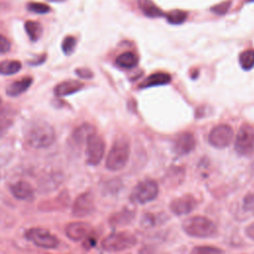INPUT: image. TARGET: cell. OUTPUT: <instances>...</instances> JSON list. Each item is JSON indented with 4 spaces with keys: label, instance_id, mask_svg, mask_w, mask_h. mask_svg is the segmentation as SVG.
<instances>
[{
    "label": "cell",
    "instance_id": "6da1fadb",
    "mask_svg": "<svg viewBox=\"0 0 254 254\" xmlns=\"http://www.w3.org/2000/svg\"><path fill=\"white\" fill-rule=\"evenodd\" d=\"M56 132L54 127L45 120L32 121L25 131V141L33 149H46L54 144Z\"/></svg>",
    "mask_w": 254,
    "mask_h": 254
},
{
    "label": "cell",
    "instance_id": "7a4b0ae2",
    "mask_svg": "<svg viewBox=\"0 0 254 254\" xmlns=\"http://www.w3.org/2000/svg\"><path fill=\"white\" fill-rule=\"evenodd\" d=\"M184 231L191 237L207 238L212 237L217 233L216 225L207 217L196 215L191 216L183 221Z\"/></svg>",
    "mask_w": 254,
    "mask_h": 254
},
{
    "label": "cell",
    "instance_id": "3957f363",
    "mask_svg": "<svg viewBox=\"0 0 254 254\" xmlns=\"http://www.w3.org/2000/svg\"><path fill=\"white\" fill-rule=\"evenodd\" d=\"M130 156V147L126 140H117L111 147L107 158L105 166L109 171H119L123 169Z\"/></svg>",
    "mask_w": 254,
    "mask_h": 254
},
{
    "label": "cell",
    "instance_id": "277c9868",
    "mask_svg": "<svg viewBox=\"0 0 254 254\" xmlns=\"http://www.w3.org/2000/svg\"><path fill=\"white\" fill-rule=\"evenodd\" d=\"M137 243L135 235L130 232L121 231L114 232L103 238L101 241V247L108 252H118L129 249Z\"/></svg>",
    "mask_w": 254,
    "mask_h": 254
},
{
    "label": "cell",
    "instance_id": "5b68a950",
    "mask_svg": "<svg viewBox=\"0 0 254 254\" xmlns=\"http://www.w3.org/2000/svg\"><path fill=\"white\" fill-rule=\"evenodd\" d=\"M25 238L34 245L44 249H55L60 244L59 238L42 227H32L25 231Z\"/></svg>",
    "mask_w": 254,
    "mask_h": 254
},
{
    "label": "cell",
    "instance_id": "8992f818",
    "mask_svg": "<svg viewBox=\"0 0 254 254\" xmlns=\"http://www.w3.org/2000/svg\"><path fill=\"white\" fill-rule=\"evenodd\" d=\"M159 193L158 184L150 179L139 182L133 189L130 199L135 203H147L154 200Z\"/></svg>",
    "mask_w": 254,
    "mask_h": 254
},
{
    "label": "cell",
    "instance_id": "52a82bcc",
    "mask_svg": "<svg viewBox=\"0 0 254 254\" xmlns=\"http://www.w3.org/2000/svg\"><path fill=\"white\" fill-rule=\"evenodd\" d=\"M105 152V143L101 136L92 134L86 141V162L90 166H97Z\"/></svg>",
    "mask_w": 254,
    "mask_h": 254
},
{
    "label": "cell",
    "instance_id": "ba28073f",
    "mask_svg": "<svg viewBox=\"0 0 254 254\" xmlns=\"http://www.w3.org/2000/svg\"><path fill=\"white\" fill-rule=\"evenodd\" d=\"M234 147L236 152L242 156H248L254 152V130L250 126L243 125L240 127Z\"/></svg>",
    "mask_w": 254,
    "mask_h": 254
},
{
    "label": "cell",
    "instance_id": "9c48e42d",
    "mask_svg": "<svg viewBox=\"0 0 254 254\" xmlns=\"http://www.w3.org/2000/svg\"><path fill=\"white\" fill-rule=\"evenodd\" d=\"M94 210V196L90 191H84L77 195L71 205V213L75 217L89 216Z\"/></svg>",
    "mask_w": 254,
    "mask_h": 254
},
{
    "label": "cell",
    "instance_id": "30bf717a",
    "mask_svg": "<svg viewBox=\"0 0 254 254\" xmlns=\"http://www.w3.org/2000/svg\"><path fill=\"white\" fill-rule=\"evenodd\" d=\"M233 139V130L226 124H220L211 129L208 135V142L211 146L222 149L227 147Z\"/></svg>",
    "mask_w": 254,
    "mask_h": 254
},
{
    "label": "cell",
    "instance_id": "8fae6325",
    "mask_svg": "<svg viewBox=\"0 0 254 254\" xmlns=\"http://www.w3.org/2000/svg\"><path fill=\"white\" fill-rule=\"evenodd\" d=\"M92 232V227L90 224L82 221L69 222L64 227V233L68 239L72 241L85 240L90 236Z\"/></svg>",
    "mask_w": 254,
    "mask_h": 254
},
{
    "label": "cell",
    "instance_id": "7c38bea8",
    "mask_svg": "<svg viewBox=\"0 0 254 254\" xmlns=\"http://www.w3.org/2000/svg\"><path fill=\"white\" fill-rule=\"evenodd\" d=\"M196 206V200L191 194H184L173 199L170 203L171 211L176 215H185L191 212Z\"/></svg>",
    "mask_w": 254,
    "mask_h": 254
},
{
    "label": "cell",
    "instance_id": "4fadbf2b",
    "mask_svg": "<svg viewBox=\"0 0 254 254\" xmlns=\"http://www.w3.org/2000/svg\"><path fill=\"white\" fill-rule=\"evenodd\" d=\"M69 196L66 190L60 192L57 196L53 197L52 199L44 200L39 204V209L42 211H55L61 210L65 208L68 205Z\"/></svg>",
    "mask_w": 254,
    "mask_h": 254
},
{
    "label": "cell",
    "instance_id": "5bb4252c",
    "mask_svg": "<svg viewBox=\"0 0 254 254\" xmlns=\"http://www.w3.org/2000/svg\"><path fill=\"white\" fill-rule=\"evenodd\" d=\"M195 147V139L191 133L185 132L179 135L174 143V151L177 155L183 156L190 153Z\"/></svg>",
    "mask_w": 254,
    "mask_h": 254
},
{
    "label": "cell",
    "instance_id": "9a60e30c",
    "mask_svg": "<svg viewBox=\"0 0 254 254\" xmlns=\"http://www.w3.org/2000/svg\"><path fill=\"white\" fill-rule=\"evenodd\" d=\"M10 191L14 197L25 200L33 196L34 189L30 183L26 181H18L10 186Z\"/></svg>",
    "mask_w": 254,
    "mask_h": 254
},
{
    "label": "cell",
    "instance_id": "2e32d148",
    "mask_svg": "<svg viewBox=\"0 0 254 254\" xmlns=\"http://www.w3.org/2000/svg\"><path fill=\"white\" fill-rule=\"evenodd\" d=\"M83 87V83L78 80H64L60 82L55 88L54 93L59 97L73 94Z\"/></svg>",
    "mask_w": 254,
    "mask_h": 254
},
{
    "label": "cell",
    "instance_id": "e0dca14e",
    "mask_svg": "<svg viewBox=\"0 0 254 254\" xmlns=\"http://www.w3.org/2000/svg\"><path fill=\"white\" fill-rule=\"evenodd\" d=\"M32 82H33V78L31 76H25L19 80L13 81L10 85L7 86L6 93L7 95L12 97L19 96L20 94L24 93L32 85Z\"/></svg>",
    "mask_w": 254,
    "mask_h": 254
},
{
    "label": "cell",
    "instance_id": "ac0fdd59",
    "mask_svg": "<svg viewBox=\"0 0 254 254\" xmlns=\"http://www.w3.org/2000/svg\"><path fill=\"white\" fill-rule=\"evenodd\" d=\"M63 180H64V177L62 174L52 173V174L47 175L46 177H44L41 180L39 188L43 192L52 191L61 186Z\"/></svg>",
    "mask_w": 254,
    "mask_h": 254
},
{
    "label": "cell",
    "instance_id": "d6986e66",
    "mask_svg": "<svg viewBox=\"0 0 254 254\" xmlns=\"http://www.w3.org/2000/svg\"><path fill=\"white\" fill-rule=\"evenodd\" d=\"M94 133H96V132L92 125H90L88 123H83L73 130L72 140L76 144H83V143H86L87 139Z\"/></svg>",
    "mask_w": 254,
    "mask_h": 254
},
{
    "label": "cell",
    "instance_id": "ffe728a7",
    "mask_svg": "<svg viewBox=\"0 0 254 254\" xmlns=\"http://www.w3.org/2000/svg\"><path fill=\"white\" fill-rule=\"evenodd\" d=\"M172 77L166 72H156L148 76L142 83L141 87H151L158 85H165L171 81Z\"/></svg>",
    "mask_w": 254,
    "mask_h": 254
},
{
    "label": "cell",
    "instance_id": "44dd1931",
    "mask_svg": "<svg viewBox=\"0 0 254 254\" xmlns=\"http://www.w3.org/2000/svg\"><path fill=\"white\" fill-rule=\"evenodd\" d=\"M138 64V57L132 52H126L119 55L116 59V64L122 68L130 69Z\"/></svg>",
    "mask_w": 254,
    "mask_h": 254
},
{
    "label": "cell",
    "instance_id": "7402d4cb",
    "mask_svg": "<svg viewBox=\"0 0 254 254\" xmlns=\"http://www.w3.org/2000/svg\"><path fill=\"white\" fill-rule=\"evenodd\" d=\"M140 10L150 18H158L163 16V12L156 6L152 0H138Z\"/></svg>",
    "mask_w": 254,
    "mask_h": 254
},
{
    "label": "cell",
    "instance_id": "603a6c76",
    "mask_svg": "<svg viewBox=\"0 0 254 254\" xmlns=\"http://www.w3.org/2000/svg\"><path fill=\"white\" fill-rule=\"evenodd\" d=\"M25 31L32 42L39 41L43 34L42 25L39 22L32 21V20L25 22Z\"/></svg>",
    "mask_w": 254,
    "mask_h": 254
},
{
    "label": "cell",
    "instance_id": "cb8c5ba5",
    "mask_svg": "<svg viewBox=\"0 0 254 254\" xmlns=\"http://www.w3.org/2000/svg\"><path fill=\"white\" fill-rule=\"evenodd\" d=\"M22 64L16 60L3 61L0 63V74L2 75H11L20 71Z\"/></svg>",
    "mask_w": 254,
    "mask_h": 254
},
{
    "label": "cell",
    "instance_id": "d4e9b609",
    "mask_svg": "<svg viewBox=\"0 0 254 254\" xmlns=\"http://www.w3.org/2000/svg\"><path fill=\"white\" fill-rule=\"evenodd\" d=\"M239 64L245 70L254 67V50H246L239 56Z\"/></svg>",
    "mask_w": 254,
    "mask_h": 254
},
{
    "label": "cell",
    "instance_id": "484cf974",
    "mask_svg": "<svg viewBox=\"0 0 254 254\" xmlns=\"http://www.w3.org/2000/svg\"><path fill=\"white\" fill-rule=\"evenodd\" d=\"M167 20L173 25H179L186 21L188 18V13L183 10H173L167 14Z\"/></svg>",
    "mask_w": 254,
    "mask_h": 254
},
{
    "label": "cell",
    "instance_id": "4316f807",
    "mask_svg": "<svg viewBox=\"0 0 254 254\" xmlns=\"http://www.w3.org/2000/svg\"><path fill=\"white\" fill-rule=\"evenodd\" d=\"M76 38H74L73 36H66L63 42H62V51L65 56H69L73 53L75 47H76Z\"/></svg>",
    "mask_w": 254,
    "mask_h": 254
},
{
    "label": "cell",
    "instance_id": "83f0119b",
    "mask_svg": "<svg viewBox=\"0 0 254 254\" xmlns=\"http://www.w3.org/2000/svg\"><path fill=\"white\" fill-rule=\"evenodd\" d=\"M27 10L35 14H47L51 11V7L48 4L40 2H29L27 4Z\"/></svg>",
    "mask_w": 254,
    "mask_h": 254
},
{
    "label": "cell",
    "instance_id": "f1b7e54d",
    "mask_svg": "<svg viewBox=\"0 0 254 254\" xmlns=\"http://www.w3.org/2000/svg\"><path fill=\"white\" fill-rule=\"evenodd\" d=\"M190 254H223V251L214 246L200 245L193 247Z\"/></svg>",
    "mask_w": 254,
    "mask_h": 254
},
{
    "label": "cell",
    "instance_id": "f546056e",
    "mask_svg": "<svg viewBox=\"0 0 254 254\" xmlns=\"http://www.w3.org/2000/svg\"><path fill=\"white\" fill-rule=\"evenodd\" d=\"M230 4H231L230 1H225V2L219 3V4L211 7V11L217 15H223L228 11Z\"/></svg>",
    "mask_w": 254,
    "mask_h": 254
},
{
    "label": "cell",
    "instance_id": "4dcf8cb0",
    "mask_svg": "<svg viewBox=\"0 0 254 254\" xmlns=\"http://www.w3.org/2000/svg\"><path fill=\"white\" fill-rule=\"evenodd\" d=\"M11 49V43L9 40L4 37L3 35H0V54H6Z\"/></svg>",
    "mask_w": 254,
    "mask_h": 254
},
{
    "label": "cell",
    "instance_id": "1f68e13d",
    "mask_svg": "<svg viewBox=\"0 0 254 254\" xmlns=\"http://www.w3.org/2000/svg\"><path fill=\"white\" fill-rule=\"evenodd\" d=\"M75 73L81 78H91L93 76L92 71L85 67H79V68L75 69Z\"/></svg>",
    "mask_w": 254,
    "mask_h": 254
},
{
    "label": "cell",
    "instance_id": "d6a6232c",
    "mask_svg": "<svg viewBox=\"0 0 254 254\" xmlns=\"http://www.w3.org/2000/svg\"><path fill=\"white\" fill-rule=\"evenodd\" d=\"M245 232H246V235H247L250 239L254 240V222L251 223L250 225H248V226L246 227Z\"/></svg>",
    "mask_w": 254,
    "mask_h": 254
},
{
    "label": "cell",
    "instance_id": "836d02e7",
    "mask_svg": "<svg viewBox=\"0 0 254 254\" xmlns=\"http://www.w3.org/2000/svg\"><path fill=\"white\" fill-rule=\"evenodd\" d=\"M50 2H56V3H61V2H64L66 0H48Z\"/></svg>",
    "mask_w": 254,
    "mask_h": 254
},
{
    "label": "cell",
    "instance_id": "e575fe53",
    "mask_svg": "<svg viewBox=\"0 0 254 254\" xmlns=\"http://www.w3.org/2000/svg\"><path fill=\"white\" fill-rule=\"evenodd\" d=\"M245 2H254V0H244Z\"/></svg>",
    "mask_w": 254,
    "mask_h": 254
},
{
    "label": "cell",
    "instance_id": "d590c367",
    "mask_svg": "<svg viewBox=\"0 0 254 254\" xmlns=\"http://www.w3.org/2000/svg\"><path fill=\"white\" fill-rule=\"evenodd\" d=\"M0 103H1V100H0Z\"/></svg>",
    "mask_w": 254,
    "mask_h": 254
}]
</instances>
